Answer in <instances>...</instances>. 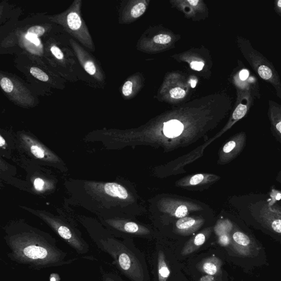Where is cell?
<instances>
[{
	"instance_id": "5bb4252c",
	"label": "cell",
	"mask_w": 281,
	"mask_h": 281,
	"mask_svg": "<svg viewBox=\"0 0 281 281\" xmlns=\"http://www.w3.org/2000/svg\"><path fill=\"white\" fill-rule=\"evenodd\" d=\"M164 212L179 219L187 217L189 213V209L187 205L176 204L174 202L166 203L164 205Z\"/></svg>"
},
{
	"instance_id": "8d00e7d4",
	"label": "cell",
	"mask_w": 281,
	"mask_h": 281,
	"mask_svg": "<svg viewBox=\"0 0 281 281\" xmlns=\"http://www.w3.org/2000/svg\"><path fill=\"white\" fill-rule=\"evenodd\" d=\"M188 2L189 3L190 5L196 6L199 2V1H198V0H189Z\"/></svg>"
},
{
	"instance_id": "836d02e7",
	"label": "cell",
	"mask_w": 281,
	"mask_h": 281,
	"mask_svg": "<svg viewBox=\"0 0 281 281\" xmlns=\"http://www.w3.org/2000/svg\"><path fill=\"white\" fill-rule=\"evenodd\" d=\"M249 73L247 70H243L241 71L240 73V77L241 80H244L249 77Z\"/></svg>"
},
{
	"instance_id": "ac0fdd59",
	"label": "cell",
	"mask_w": 281,
	"mask_h": 281,
	"mask_svg": "<svg viewBox=\"0 0 281 281\" xmlns=\"http://www.w3.org/2000/svg\"><path fill=\"white\" fill-rule=\"evenodd\" d=\"M158 271L159 281H166L168 279L170 271L165 261L163 251L160 250L158 255Z\"/></svg>"
},
{
	"instance_id": "74e56055",
	"label": "cell",
	"mask_w": 281,
	"mask_h": 281,
	"mask_svg": "<svg viewBox=\"0 0 281 281\" xmlns=\"http://www.w3.org/2000/svg\"><path fill=\"white\" fill-rule=\"evenodd\" d=\"M6 144V141L2 136H0V146L3 147Z\"/></svg>"
},
{
	"instance_id": "1f68e13d",
	"label": "cell",
	"mask_w": 281,
	"mask_h": 281,
	"mask_svg": "<svg viewBox=\"0 0 281 281\" xmlns=\"http://www.w3.org/2000/svg\"><path fill=\"white\" fill-rule=\"evenodd\" d=\"M204 63L202 62L193 61L190 64V68L193 70L201 71L203 69Z\"/></svg>"
},
{
	"instance_id": "484cf974",
	"label": "cell",
	"mask_w": 281,
	"mask_h": 281,
	"mask_svg": "<svg viewBox=\"0 0 281 281\" xmlns=\"http://www.w3.org/2000/svg\"><path fill=\"white\" fill-rule=\"evenodd\" d=\"M50 51L52 55L57 60L63 61L65 59L64 54L58 46L52 45L50 47Z\"/></svg>"
},
{
	"instance_id": "f546056e",
	"label": "cell",
	"mask_w": 281,
	"mask_h": 281,
	"mask_svg": "<svg viewBox=\"0 0 281 281\" xmlns=\"http://www.w3.org/2000/svg\"><path fill=\"white\" fill-rule=\"evenodd\" d=\"M133 84L130 81H127L125 85H124L122 93L125 96H129L132 93Z\"/></svg>"
},
{
	"instance_id": "9a60e30c",
	"label": "cell",
	"mask_w": 281,
	"mask_h": 281,
	"mask_svg": "<svg viewBox=\"0 0 281 281\" xmlns=\"http://www.w3.org/2000/svg\"><path fill=\"white\" fill-rule=\"evenodd\" d=\"M183 123L177 120H171L164 123V135L168 138H175L182 134L184 130Z\"/></svg>"
},
{
	"instance_id": "7a4b0ae2",
	"label": "cell",
	"mask_w": 281,
	"mask_h": 281,
	"mask_svg": "<svg viewBox=\"0 0 281 281\" xmlns=\"http://www.w3.org/2000/svg\"><path fill=\"white\" fill-rule=\"evenodd\" d=\"M271 194L266 198L265 194L245 195L242 202L240 214L247 225L260 230L281 243V199Z\"/></svg>"
},
{
	"instance_id": "ffe728a7",
	"label": "cell",
	"mask_w": 281,
	"mask_h": 281,
	"mask_svg": "<svg viewBox=\"0 0 281 281\" xmlns=\"http://www.w3.org/2000/svg\"><path fill=\"white\" fill-rule=\"evenodd\" d=\"M232 230L233 225L229 221H222L219 222L214 228V231L218 237L222 235L230 234Z\"/></svg>"
},
{
	"instance_id": "3957f363",
	"label": "cell",
	"mask_w": 281,
	"mask_h": 281,
	"mask_svg": "<svg viewBox=\"0 0 281 281\" xmlns=\"http://www.w3.org/2000/svg\"><path fill=\"white\" fill-rule=\"evenodd\" d=\"M98 249L112 257L121 272L132 281H144V272L140 262L123 243L109 237H94Z\"/></svg>"
},
{
	"instance_id": "8992f818",
	"label": "cell",
	"mask_w": 281,
	"mask_h": 281,
	"mask_svg": "<svg viewBox=\"0 0 281 281\" xmlns=\"http://www.w3.org/2000/svg\"><path fill=\"white\" fill-rule=\"evenodd\" d=\"M0 85L9 99L20 105L31 106L34 99L29 90L16 79L1 74Z\"/></svg>"
},
{
	"instance_id": "e575fe53",
	"label": "cell",
	"mask_w": 281,
	"mask_h": 281,
	"mask_svg": "<svg viewBox=\"0 0 281 281\" xmlns=\"http://www.w3.org/2000/svg\"><path fill=\"white\" fill-rule=\"evenodd\" d=\"M200 281H214V278L213 276L208 275L203 276Z\"/></svg>"
},
{
	"instance_id": "d6986e66",
	"label": "cell",
	"mask_w": 281,
	"mask_h": 281,
	"mask_svg": "<svg viewBox=\"0 0 281 281\" xmlns=\"http://www.w3.org/2000/svg\"><path fill=\"white\" fill-rule=\"evenodd\" d=\"M249 107L250 103L249 102L247 103H240L235 109L234 112H233L231 120L228 124V125L226 127L225 130L228 129L235 123L244 118L246 115L248 111H249Z\"/></svg>"
},
{
	"instance_id": "f35d334b",
	"label": "cell",
	"mask_w": 281,
	"mask_h": 281,
	"mask_svg": "<svg viewBox=\"0 0 281 281\" xmlns=\"http://www.w3.org/2000/svg\"><path fill=\"white\" fill-rule=\"evenodd\" d=\"M276 179L278 183L281 184V169L278 173L277 176H276Z\"/></svg>"
},
{
	"instance_id": "4fadbf2b",
	"label": "cell",
	"mask_w": 281,
	"mask_h": 281,
	"mask_svg": "<svg viewBox=\"0 0 281 281\" xmlns=\"http://www.w3.org/2000/svg\"><path fill=\"white\" fill-rule=\"evenodd\" d=\"M112 226L120 231L131 234L145 235L149 234L150 231L144 226L137 224L131 221H118L112 223Z\"/></svg>"
},
{
	"instance_id": "d6a6232c",
	"label": "cell",
	"mask_w": 281,
	"mask_h": 281,
	"mask_svg": "<svg viewBox=\"0 0 281 281\" xmlns=\"http://www.w3.org/2000/svg\"><path fill=\"white\" fill-rule=\"evenodd\" d=\"M102 281H117L113 276L110 274H102Z\"/></svg>"
},
{
	"instance_id": "8fae6325",
	"label": "cell",
	"mask_w": 281,
	"mask_h": 281,
	"mask_svg": "<svg viewBox=\"0 0 281 281\" xmlns=\"http://www.w3.org/2000/svg\"><path fill=\"white\" fill-rule=\"evenodd\" d=\"M222 265V261L220 258L212 256L199 262L197 268L203 273L214 276L221 273Z\"/></svg>"
},
{
	"instance_id": "4dcf8cb0",
	"label": "cell",
	"mask_w": 281,
	"mask_h": 281,
	"mask_svg": "<svg viewBox=\"0 0 281 281\" xmlns=\"http://www.w3.org/2000/svg\"><path fill=\"white\" fill-rule=\"evenodd\" d=\"M34 187L38 191H41L45 187L44 181L40 178H37L34 180Z\"/></svg>"
},
{
	"instance_id": "ba28073f",
	"label": "cell",
	"mask_w": 281,
	"mask_h": 281,
	"mask_svg": "<svg viewBox=\"0 0 281 281\" xmlns=\"http://www.w3.org/2000/svg\"><path fill=\"white\" fill-rule=\"evenodd\" d=\"M70 42L84 70L94 79L102 82L103 80V73L93 57L73 39H71Z\"/></svg>"
},
{
	"instance_id": "603a6c76",
	"label": "cell",
	"mask_w": 281,
	"mask_h": 281,
	"mask_svg": "<svg viewBox=\"0 0 281 281\" xmlns=\"http://www.w3.org/2000/svg\"><path fill=\"white\" fill-rule=\"evenodd\" d=\"M46 31L45 28L40 26H32L28 29L27 34L35 37L44 35Z\"/></svg>"
},
{
	"instance_id": "d590c367",
	"label": "cell",
	"mask_w": 281,
	"mask_h": 281,
	"mask_svg": "<svg viewBox=\"0 0 281 281\" xmlns=\"http://www.w3.org/2000/svg\"><path fill=\"white\" fill-rule=\"evenodd\" d=\"M276 6L277 8L278 12L281 13V0L276 2Z\"/></svg>"
},
{
	"instance_id": "9c48e42d",
	"label": "cell",
	"mask_w": 281,
	"mask_h": 281,
	"mask_svg": "<svg viewBox=\"0 0 281 281\" xmlns=\"http://www.w3.org/2000/svg\"><path fill=\"white\" fill-rule=\"evenodd\" d=\"M211 228H207L189 240L185 245L181 254L188 255L198 250L209 239L211 235Z\"/></svg>"
},
{
	"instance_id": "83f0119b",
	"label": "cell",
	"mask_w": 281,
	"mask_h": 281,
	"mask_svg": "<svg viewBox=\"0 0 281 281\" xmlns=\"http://www.w3.org/2000/svg\"><path fill=\"white\" fill-rule=\"evenodd\" d=\"M31 150L33 155L39 159L44 158L45 157V151L42 148L37 145H32L31 147Z\"/></svg>"
},
{
	"instance_id": "cb8c5ba5",
	"label": "cell",
	"mask_w": 281,
	"mask_h": 281,
	"mask_svg": "<svg viewBox=\"0 0 281 281\" xmlns=\"http://www.w3.org/2000/svg\"><path fill=\"white\" fill-rule=\"evenodd\" d=\"M146 9V6L144 3H138L131 9V15L133 18H139L145 13Z\"/></svg>"
},
{
	"instance_id": "7c38bea8",
	"label": "cell",
	"mask_w": 281,
	"mask_h": 281,
	"mask_svg": "<svg viewBox=\"0 0 281 281\" xmlns=\"http://www.w3.org/2000/svg\"><path fill=\"white\" fill-rule=\"evenodd\" d=\"M269 114L271 132L275 139L281 144V107L271 104Z\"/></svg>"
},
{
	"instance_id": "4316f807",
	"label": "cell",
	"mask_w": 281,
	"mask_h": 281,
	"mask_svg": "<svg viewBox=\"0 0 281 281\" xmlns=\"http://www.w3.org/2000/svg\"><path fill=\"white\" fill-rule=\"evenodd\" d=\"M171 97L175 99L183 98L186 96L185 90L180 88H175L171 89L170 91Z\"/></svg>"
},
{
	"instance_id": "52a82bcc",
	"label": "cell",
	"mask_w": 281,
	"mask_h": 281,
	"mask_svg": "<svg viewBox=\"0 0 281 281\" xmlns=\"http://www.w3.org/2000/svg\"><path fill=\"white\" fill-rule=\"evenodd\" d=\"M247 140V134L245 132L233 136L222 147L220 156L221 163H229L239 156L245 147Z\"/></svg>"
},
{
	"instance_id": "d4e9b609",
	"label": "cell",
	"mask_w": 281,
	"mask_h": 281,
	"mask_svg": "<svg viewBox=\"0 0 281 281\" xmlns=\"http://www.w3.org/2000/svg\"><path fill=\"white\" fill-rule=\"evenodd\" d=\"M154 41L156 44L165 45L169 44L171 37L168 35L159 34L154 37Z\"/></svg>"
},
{
	"instance_id": "30bf717a",
	"label": "cell",
	"mask_w": 281,
	"mask_h": 281,
	"mask_svg": "<svg viewBox=\"0 0 281 281\" xmlns=\"http://www.w3.org/2000/svg\"><path fill=\"white\" fill-rule=\"evenodd\" d=\"M204 223L202 219L185 217L176 222V233L180 235L189 236L197 231Z\"/></svg>"
},
{
	"instance_id": "6da1fadb",
	"label": "cell",
	"mask_w": 281,
	"mask_h": 281,
	"mask_svg": "<svg viewBox=\"0 0 281 281\" xmlns=\"http://www.w3.org/2000/svg\"><path fill=\"white\" fill-rule=\"evenodd\" d=\"M8 258L34 270L71 264L66 252L61 250L49 235L31 229L8 232L4 237Z\"/></svg>"
},
{
	"instance_id": "e0dca14e",
	"label": "cell",
	"mask_w": 281,
	"mask_h": 281,
	"mask_svg": "<svg viewBox=\"0 0 281 281\" xmlns=\"http://www.w3.org/2000/svg\"><path fill=\"white\" fill-rule=\"evenodd\" d=\"M104 192L109 196L121 199H126L128 198L127 190L117 183H107L104 185Z\"/></svg>"
},
{
	"instance_id": "ab89813d",
	"label": "cell",
	"mask_w": 281,
	"mask_h": 281,
	"mask_svg": "<svg viewBox=\"0 0 281 281\" xmlns=\"http://www.w3.org/2000/svg\"><path fill=\"white\" fill-rule=\"evenodd\" d=\"M190 85H191V87L194 88H195V87H196V82L195 80H191V82H190Z\"/></svg>"
},
{
	"instance_id": "277c9868",
	"label": "cell",
	"mask_w": 281,
	"mask_h": 281,
	"mask_svg": "<svg viewBox=\"0 0 281 281\" xmlns=\"http://www.w3.org/2000/svg\"><path fill=\"white\" fill-rule=\"evenodd\" d=\"M231 232L230 250L233 256L242 261L245 269L264 264L266 258L264 248L250 232L237 226Z\"/></svg>"
},
{
	"instance_id": "7402d4cb",
	"label": "cell",
	"mask_w": 281,
	"mask_h": 281,
	"mask_svg": "<svg viewBox=\"0 0 281 281\" xmlns=\"http://www.w3.org/2000/svg\"><path fill=\"white\" fill-rule=\"evenodd\" d=\"M31 74L36 79L41 81L43 82H49L50 78L49 75H47L44 71L39 68L33 66L30 69Z\"/></svg>"
},
{
	"instance_id": "2e32d148",
	"label": "cell",
	"mask_w": 281,
	"mask_h": 281,
	"mask_svg": "<svg viewBox=\"0 0 281 281\" xmlns=\"http://www.w3.org/2000/svg\"><path fill=\"white\" fill-rule=\"evenodd\" d=\"M219 178L216 175L198 174L191 176L188 179L182 180V183H180L183 187H189V186H196L202 184L207 183L209 182H214L219 179Z\"/></svg>"
},
{
	"instance_id": "5b68a950",
	"label": "cell",
	"mask_w": 281,
	"mask_h": 281,
	"mask_svg": "<svg viewBox=\"0 0 281 281\" xmlns=\"http://www.w3.org/2000/svg\"><path fill=\"white\" fill-rule=\"evenodd\" d=\"M81 1L74 2L67 10L50 18L52 21L62 26L64 30L90 50L94 51V46L88 29L80 14Z\"/></svg>"
},
{
	"instance_id": "44dd1931",
	"label": "cell",
	"mask_w": 281,
	"mask_h": 281,
	"mask_svg": "<svg viewBox=\"0 0 281 281\" xmlns=\"http://www.w3.org/2000/svg\"><path fill=\"white\" fill-rule=\"evenodd\" d=\"M257 72H258L260 77L264 80L271 81L273 82V73L272 70H271L268 66L265 65H261L259 66L258 69H257Z\"/></svg>"
},
{
	"instance_id": "f1b7e54d",
	"label": "cell",
	"mask_w": 281,
	"mask_h": 281,
	"mask_svg": "<svg viewBox=\"0 0 281 281\" xmlns=\"http://www.w3.org/2000/svg\"><path fill=\"white\" fill-rule=\"evenodd\" d=\"M218 242V244L222 247L229 246L231 242L230 234H225L219 236Z\"/></svg>"
}]
</instances>
